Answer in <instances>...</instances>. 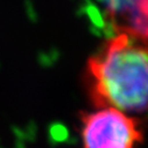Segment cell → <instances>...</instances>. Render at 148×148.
I'll return each instance as SVG.
<instances>
[{
    "mask_svg": "<svg viewBox=\"0 0 148 148\" xmlns=\"http://www.w3.org/2000/svg\"><path fill=\"white\" fill-rule=\"evenodd\" d=\"M85 84L96 108L142 113L147 107V42L120 33L107 40L86 64Z\"/></svg>",
    "mask_w": 148,
    "mask_h": 148,
    "instance_id": "1",
    "label": "cell"
},
{
    "mask_svg": "<svg viewBox=\"0 0 148 148\" xmlns=\"http://www.w3.org/2000/svg\"><path fill=\"white\" fill-rule=\"evenodd\" d=\"M83 148H139L143 141L140 120L113 107L81 114Z\"/></svg>",
    "mask_w": 148,
    "mask_h": 148,
    "instance_id": "2",
    "label": "cell"
},
{
    "mask_svg": "<svg viewBox=\"0 0 148 148\" xmlns=\"http://www.w3.org/2000/svg\"><path fill=\"white\" fill-rule=\"evenodd\" d=\"M111 33H126L147 42L148 0H96Z\"/></svg>",
    "mask_w": 148,
    "mask_h": 148,
    "instance_id": "3",
    "label": "cell"
}]
</instances>
